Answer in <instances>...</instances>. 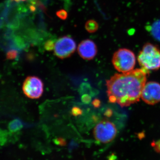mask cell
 Returning a JSON list of instances; mask_svg holds the SVG:
<instances>
[{
	"mask_svg": "<svg viewBox=\"0 0 160 160\" xmlns=\"http://www.w3.org/2000/svg\"><path fill=\"white\" fill-rule=\"evenodd\" d=\"M24 126V123L19 118L11 121L8 125V129L10 133H14L20 131Z\"/></svg>",
	"mask_w": 160,
	"mask_h": 160,
	"instance_id": "9c48e42d",
	"label": "cell"
},
{
	"mask_svg": "<svg viewBox=\"0 0 160 160\" xmlns=\"http://www.w3.org/2000/svg\"><path fill=\"white\" fill-rule=\"evenodd\" d=\"M138 61L142 69L147 71L160 69V49L151 43H146L140 52Z\"/></svg>",
	"mask_w": 160,
	"mask_h": 160,
	"instance_id": "7a4b0ae2",
	"label": "cell"
},
{
	"mask_svg": "<svg viewBox=\"0 0 160 160\" xmlns=\"http://www.w3.org/2000/svg\"><path fill=\"white\" fill-rule=\"evenodd\" d=\"M56 15L58 18L62 20H66L68 16V12L64 9H61L57 12Z\"/></svg>",
	"mask_w": 160,
	"mask_h": 160,
	"instance_id": "5bb4252c",
	"label": "cell"
},
{
	"mask_svg": "<svg viewBox=\"0 0 160 160\" xmlns=\"http://www.w3.org/2000/svg\"><path fill=\"white\" fill-rule=\"evenodd\" d=\"M82 101L84 103H89L91 101V98L88 95H84L82 97Z\"/></svg>",
	"mask_w": 160,
	"mask_h": 160,
	"instance_id": "e0dca14e",
	"label": "cell"
},
{
	"mask_svg": "<svg viewBox=\"0 0 160 160\" xmlns=\"http://www.w3.org/2000/svg\"><path fill=\"white\" fill-rule=\"evenodd\" d=\"M85 28L89 33H94L98 29L99 25L95 20H89L86 23Z\"/></svg>",
	"mask_w": 160,
	"mask_h": 160,
	"instance_id": "8fae6325",
	"label": "cell"
},
{
	"mask_svg": "<svg viewBox=\"0 0 160 160\" xmlns=\"http://www.w3.org/2000/svg\"><path fill=\"white\" fill-rule=\"evenodd\" d=\"M22 90L25 95L29 98L38 99L43 94L44 84L38 77L29 76L23 83Z\"/></svg>",
	"mask_w": 160,
	"mask_h": 160,
	"instance_id": "8992f818",
	"label": "cell"
},
{
	"mask_svg": "<svg viewBox=\"0 0 160 160\" xmlns=\"http://www.w3.org/2000/svg\"><path fill=\"white\" fill-rule=\"evenodd\" d=\"M141 98L146 104L154 105L160 102V84L156 82L146 83Z\"/></svg>",
	"mask_w": 160,
	"mask_h": 160,
	"instance_id": "52a82bcc",
	"label": "cell"
},
{
	"mask_svg": "<svg viewBox=\"0 0 160 160\" xmlns=\"http://www.w3.org/2000/svg\"><path fill=\"white\" fill-rule=\"evenodd\" d=\"M76 49V43L70 37L65 36L58 39L55 43L54 54L62 59L71 57Z\"/></svg>",
	"mask_w": 160,
	"mask_h": 160,
	"instance_id": "5b68a950",
	"label": "cell"
},
{
	"mask_svg": "<svg viewBox=\"0 0 160 160\" xmlns=\"http://www.w3.org/2000/svg\"><path fill=\"white\" fill-rule=\"evenodd\" d=\"M149 74V71L142 68L112 76L106 82L109 102L123 107L138 102Z\"/></svg>",
	"mask_w": 160,
	"mask_h": 160,
	"instance_id": "6da1fadb",
	"label": "cell"
},
{
	"mask_svg": "<svg viewBox=\"0 0 160 160\" xmlns=\"http://www.w3.org/2000/svg\"><path fill=\"white\" fill-rule=\"evenodd\" d=\"M18 55V52L15 49H8L6 54V59L7 60H12L15 59Z\"/></svg>",
	"mask_w": 160,
	"mask_h": 160,
	"instance_id": "4fadbf2b",
	"label": "cell"
},
{
	"mask_svg": "<svg viewBox=\"0 0 160 160\" xmlns=\"http://www.w3.org/2000/svg\"><path fill=\"white\" fill-rule=\"evenodd\" d=\"M55 43L52 40H49L46 42L45 45V48L48 51H51L54 49Z\"/></svg>",
	"mask_w": 160,
	"mask_h": 160,
	"instance_id": "9a60e30c",
	"label": "cell"
},
{
	"mask_svg": "<svg viewBox=\"0 0 160 160\" xmlns=\"http://www.w3.org/2000/svg\"><path fill=\"white\" fill-rule=\"evenodd\" d=\"M9 132L6 130L0 129V146H3L7 143Z\"/></svg>",
	"mask_w": 160,
	"mask_h": 160,
	"instance_id": "7c38bea8",
	"label": "cell"
},
{
	"mask_svg": "<svg viewBox=\"0 0 160 160\" xmlns=\"http://www.w3.org/2000/svg\"><path fill=\"white\" fill-rule=\"evenodd\" d=\"M93 133L95 139L98 142L107 144L116 137L118 129L114 123L109 120H104L95 126Z\"/></svg>",
	"mask_w": 160,
	"mask_h": 160,
	"instance_id": "277c9868",
	"label": "cell"
},
{
	"mask_svg": "<svg viewBox=\"0 0 160 160\" xmlns=\"http://www.w3.org/2000/svg\"><path fill=\"white\" fill-rule=\"evenodd\" d=\"M78 51L82 58L89 61L93 59L97 54V46L92 40H84L79 44Z\"/></svg>",
	"mask_w": 160,
	"mask_h": 160,
	"instance_id": "ba28073f",
	"label": "cell"
},
{
	"mask_svg": "<svg viewBox=\"0 0 160 160\" xmlns=\"http://www.w3.org/2000/svg\"><path fill=\"white\" fill-rule=\"evenodd\" d=\"M112 62L117 71L125 73L134 69L136 58L134 52L131 50L121 48L114 52Z\"/></svg>",
	"mask_w": 160,
	"mask_h": 160,
	"instance_id": "3957f363",
	"label": "cell"
},
{
	"mask_svg": "<svg viewBox=\"0 0 160 160\" xmlns=\"http://www.w3.org/2000/svg\"><path fill=\"white\" fill-rule=\"evenodd\" d=\"M153 146L154 147L155 150L158 152H160V140L155 143H153Z\"/></svg>",
	"mask_w": 160,
	"mask_h": 160,
	"instance_id": "ac0fdd59",
	"label": "cell"
},
{
	"mask_svg": "<svg viewBox=\"0 0 160 160\" xmlns=\"http://www.w3.org/2000/svg\"><path fill=\"white\" fill-rule=\"evenodd\" d=\"M72 114L73 115L76 116L82 114V111L79 108L75 107L72 109Z\"/></svg>",
	"mask_w": 160,
	"mask_h": 160,
	"instance_id": "2e32d148",
	"label": "cell"
},
{
	"mask_svg": "<svg viewBox=\"0 0 160 160\" xmlns=\"http://www.w3.org/2000/svg\"><path fill=\"white\" fill-rule=\"evenodd\" d=\"M92 103L93 106L95 107H96V108L98 107L99 106H100V102L99 100L95 99L94 101L92 102Z\"/></svg>",
	"mask_w": 160,
	"mask_h": 160,
	"instance_id": "ffe728a7",
	"label": "cell"
},
{
	"mask_svg": "<svg viewBox=\"0 0 160 160\" xmlns=\"http://www.w3.org/2000/svg\"><path fill=\"white\" fill-rule=\"evenodd\" d=\"M55 143L58 145L60 146H64L66 144V142L65 140L62 138H57L55 141Z\"/></svg>",
	"mask_w": 160,
	"mask_h": 160,
	"instance_id": "d6986e66",
	"label": "cell"
},
{
	"mask_svg": "<svg viewBox=\"0 0 160 160\" xmlns=\"http://www.w3.org/2000/svg\"><path fill=\"white\" fill-rule=\"evenodd\" d=\"M27 1V0H12V1L15 2L16 3H20L21 2H25V1Z\"/></svg>",
	"mask_w": 160,
	"mask_h": 160,
	"instance_id": "44dd1931",
	"label": "cell"
},
{
	"mask_svg": "<svg viewBox=\"0 0 160 160\" xmlns=\"http://www.w3.org/2000/svg\"><path fill=\"white\" fill-rule=\"evenodd\" d=\"M150 30L153 38L160 42V20L156 21L152 24Z\"/></svg>",
	"mask_w": 160,
	"mask_h": 160,
	"instance_id": "30bf717a",
	"label": "cell"
}]
</instances>
